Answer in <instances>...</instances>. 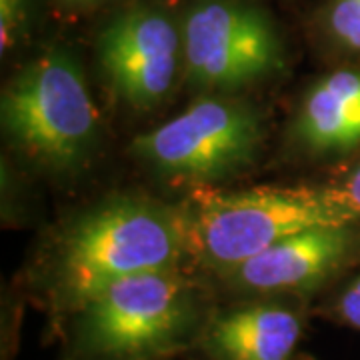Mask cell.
<instances>
[{
    "label": "cell",
    "instance_id": "obj_11",
    "mask_svg": "<svg viewBox=\"0 0 360 360\" xmlns=\"http://www.w3.org/2000/svg\"><path fill=\"white\" fill-rule=\"evenodd\" d=\"M326 26L338 44L360 52V0H330Z\"/></svg>",
    "mask_w": 360,
    "mask_h": 360
},
{
    "label": "cell",
    "instance_id": "obj_1",
    "mask_svg": "<svg viewBox=\"0 0 360 360\" xmlns=\"http://www.w3.org/2000/svg\"><path fill=\"white\" fill-rule=\"evenodd\" d=\"M182 250V229L168 212L139 200L92 210L66 232L58 286L82 309L106 286L134 274L170 270Z\"/></svg>",
    "mask_w": 360,
    "mask_h": 360
},
{
    "label": "cell",
    "instance_id": "obj_3",
    "mask_svg": "<svg viewBox=\"0 0 360 360\" xmlns=\"http://www.w3.org/2000/svg\"><path fill=\"white\" fill-rule=\"evenodd\" d=\"M2 127L22 150L54 167L89 153L98 115L78 65L52 51L26 65L2 92Z\"/></svg>",
    "mask_w": 360,
    "mask_h": 360
},
{
    "label": "cell",
    "instance_id": "obj_10",
    "mask_svg": "<svg viewBox=\"0 0 360 360\" xmlns=\"http://www.w3.org/2000/svg\"><path fill=\"white\" fill-rule=\"evenodd\" d=\"M296 134L319 155H345L360 146V70L340 68L307 92Z\"/></svg>",
    "mask_w": 360,
    "mask_h": 360
},
{
    "label": "cell",
    "instance_id": "obj_8",
    "mask_svg": "<svg viewBox=\"0 0 360 360\" xmlns=\"http://www.w3.org/2000/svg\"><path fill=\"white\" fill-rule=\"evenodd\" d=\"M352 226H321L269 246L234 269V283L248 290L278 292L319 284L352 248Z\"/></svg>",
    "mask_w": 360,
    "mask_h": 360
},
{
    "label": "cell",
    "instance_id": "obj_6",
    "mask_svg": "<svg viewBox=\"0 0 360 360\" xmlns=\"http://www.w3.org/2000/svg\"><path fill=\"white\" fill-rule=\"evenodd\" d=\"M82 336L104 356H141L168 347L191 316L186 286L170 270L134 274L82 307Z\"/></svg>",
    "mask_w": 360,
    "mask_h": 360
},
{
    "label": "cell",
    "instance_id": "obj_13",
    "mask_svg": "<svg viewBox=\"0 0 360 360\" xmlns=\"http://www.w3.org/2000/svg\"><path fill=\"white\" fill-rule=\"evenodd\" d=\"M333 193L338 198V202L347 208L348 212L352 214V219L359 222L360 220V162L356 167L350 170L347 179L342 180L340 184L330 186Z\"/></svg>",
    "mask_w": 360,
    "mask_h": 360
},
{
    "label": "cell",
    "instance_id": "obj_9",
    "mask_svg": "<svg viewBox=\"0 0 360 360\" xmlns=\"http://www.w3.org/2000/svg\"><path fill=\"white\" fill-rule=\"evenodd\" d=\"M300 336L296 312L278 304H250L214 319L206 342L217 360H290Z\"/></svg>",
    "mask_w": 360,
    "mask_h": 360
},
{
    "label": "cell",
    "instance_id": "obj_14",
    "mask_svg": "<svg viewBox=\"0 0 360 360\" xmlns=\"http://www.w3.org/2000/svg\"><path fill=\"white\" fill-rule=\"evenodd\" d=\"M336 314L340 321H345L348 326L360 330V276L354 278L342 290V295L336 300Z\"/></svg>",
    "mask_w": 360,
    "mask_h": 360
},
{
    "label": "cell",
    "instance_id": "obj_7",
    "mask_svg": "<svg viewBox=\"0 0 360 360\" xmlns=\"http://www.w3.org/2000/svg\"><path fill=\"white\" fill-rule=\"evenodd\" d=\"M179 54L174 25L150 8L115 18L98 42L104 77L124 103L139 110L167 98L179 72Z\"/></svg>",
    "mask_w": 360,
    "mask_h": 360
},
{
    "label": "cell",
    "instance_id": "obj_12",
    "mask_svg": "<svg viewBox=\"0 0 360 360\" xmlns=\"http://www.w3.org/2000/svg\"><path fill=\"white\" fill-rule=\"evenodd\" d=\"M25 0H0V49L6 52L16 40Z\"/></svg>",
    "mask_w": 360,
    "mask_h": 360
},
{
    "label": "cell",
    "instance_id": "obj_5",
    "mask_svg": "<svg viewBox=\"0 0 360 360\" xmlns=\"http://www.w3.org/2000/svg\"><path fill=\"white\" fill-rule=\"evenodd\" d=\"M182 52L188 80L210 90L250 86L276 72L283 60L266 14L236 0L196 4L184 22Z\"/></svg>",
    "mask_w": 360,
    "mask_h": 360
},
{
    "label": "cell",
    "instance_id": "obj_4",
    "mask_svg": "<svg viewBox=\"0 0 360 360\" xmlns=\"http://www.w3.org/2000/svg\"><path fill=\"white\" fill-rule=\"evenodd\" d=\"M260 142V118L250 106L206 96L158 129L139 134L130 153L168 176L206 182L248 167Z\"/></svg>",
    "mask_w": 360,
    "mask_h": 360
},
{
    "label": "cell",
    "instance_id": "obj_2",
    "mask_svg": "<svg viewBox=\"0 0 360 360\" xmlns=\"http://www.w3.org/2000/svg\"><path fill=\"white\" fill-rule=\"evenodd\" d=\"M356 220L333 188H255L198 200L191 232L200 255L234 270L269 246L321 226H352Z\"/></svg>",
    "mask_w": 360,
    "mask_h": 360
}]
</instances>
